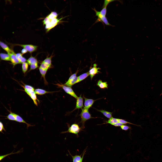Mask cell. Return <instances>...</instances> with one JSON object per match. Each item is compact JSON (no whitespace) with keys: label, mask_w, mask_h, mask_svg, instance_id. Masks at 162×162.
Returning a JSON list of instances; mask_svg holds the SVG:
<instances>
[{"label":"cell","mask_w":162,"mask_h":162,"mask_svg":"<svg viewBox=\"0 0 162 162\" xmlns=\"http://www.w3.org/2000/svg\"><path fill=\"white\" fill-rule=\"evenodd\" d=\"M55 103V102L52 99L46 97L43 100L42 104L43 106L46 109L52 106Z\"/></svg>","instance_id":"15"},{"label":"cell","mask_w":162,"mask_h":162,"mask_svg":"<svg viewBox=\"0 0 162 162\" xmlns=\"http://www.w3.org/2000/svg\"><path fill=\"white\" fill-rule=\"evenodd\" d=\"M76 134V126H73L60 130V140L68 139L74 136Z\"/></svg>","instance_id":"11"},{"label":"cell","mask_w":162,"mask_h":162,"mask_svg":"<svg viewBox=\"0 0 162 162\" xmlns=\"http://www.w3.org/2000/svg\"><path fill=\"white\" fill-rule=\"evenodd\" d=\"M106 108L100 113H94L85 123L96 130L103 136L105 134L103 128V118L106 113Z\"/></svg>","instance_id":"5"},{"label":"cell","mask_w":162,"mask_h":162,"mask_svg":"<svg viewBox=\"0 0 162 162\" xmlns=\"http://www.w3.org/2000/svg\"><path fill=\"white\" fill-rule=\"evenodd\" d=\"M28 89V91H35L45 94L62 107L71 102L73 100L76 94L75 92L63 89L31 88Z\"/></svg>","instance_id":"2"},{"label":"cell","mask_w":162,"mask_h":162,"mask_svg":"<svg viewBox=\"0 0 162 162\" xmlns=\"http://www.w3.org/2000/svg\"><path fill=\"white\" fill-rule=\"evenodd\" d=\"M156 142V141L153 142L150 146L144 149L139 155L135 162H142L149 156L153 153Z\"/></svg>","instance_id":"12"},{"label":"cell","mask_w":162,"mask_h":162,"mask_svg":"<svg viewBox=\"0 0 162 162\" xmlns=\"http://www.w3.org/2000/svg\"><path fill=\"white\" fill-rule=\"evenodd\" d=\"M115 31L110 27L103 25L88 38L86 42L87 48L91 50L93 64L110 53L125 37L116 39L113 36Z\"/></svg>","instance_id":"1"},{"label":"cell","mask_w":162,"mask_h":162,"mask_svg":"<svg viewBox=\"0 0 162 162\" xmlns=\"http://www.w3.org/2000/svg\"><path fill=\"white\" fill-rule=\"evenodd\" d=\"M79 135L86 139L94 140L99 137L103 136L98 131L85 123Z\"/></svg>","instance_id":"9"},{"label":"cell","mask_w":162,"mask_h":162,"mask_svg":"<svg viewBox=\"0 0 162 162\" xmlns=\"http://www.w3.org/2000/svg\"><path fill=\"white\" fill-rule=\"evenodd\" d=\"M156 153V162H162V149Z\"/></svg>","instance_id":"17"},{"label":"cell","mask_w":162,"mask_h":162,"mask_svg":"<svg viewBox=\"0 0 162 162\" xmlns=\"http://www.w3.org/2000/svg\"><path fill=\"white\" fill-rule=\"evenodd\" d=\"M30 110L38 121L46 113V109L43 106H36L33 107H30Z\"/></svg>","instance_id":"13"},{"label":"cell","mask_w":162,"mask_h":162,"mask_svg":"<svg viewBox=\"0 0 162 162\" xmlns=\"http://www.w3.org/2000/svg\"><path fill=\"white\" fill-rule=\"evenodd\" d=\"M30 106L26 102L17 108L21 115V122L27 132L32 129L40 127L38 121L32 112Z\"/></svg>","instance_id":"3"},{"label":"cell","mask_w":162,"mask_h":162,"mask_svg":"<svg viewBox=\"0 0 162 162\" xmlns=\"http://www.w3.org/2000/svg\"><path fill=\"white\" fill-rule=\"evenodd\" d=\"M54 125L57 128L62 129L73 126H76L74 118L70 113L62 111L54 120Z\"/></svg>","instance_id":"6"},{"label":"cell","mask_w":162,"mask_h":162,"mask_svg":"<svg viewBox=\"0 0 162 162\" xmlns=\"http://www.w3.org/2000/svg\"><path fill=\"white\" fill-rule=\"evenodd\" d=\"M142 162H156V153H153L149 156Z\"/></svg>","instance_id":"16"},{"label":"cell","mask_w":162,"mask_h":162,"mask_svg":"<svg viewBox=\"0 0 162 162\" xmlns=\"http://www.w3.org/2000/svg\"><path fill=\"white\" fill-rule=\"evenodd\" d=\"M1 118L3 120L21 122V115L19 110L15 108L2 106L0 108Z\"/></svg>","instance_id":"7"},{"label":"cell","mask_w":162,"mask_h":162,"mask_svg":"<svg viewBox=\"0 0 162 162\" xmlns=\"http://www.w3.org/2000/svg\"><path fill=\"white\" fill-rule=\"evenodd\" d=\"M0 90L2 94L17 108L24 105L26 102L22 99L12 88L1 82Z\"/></svg>","instance_id":"4"},{"label":"cell","mask_w":162,"mask_h":162,"mask_svg":"<svg viewBox=\"0 0 162 162\" xmlns=\"http://www.w3.org/2000/svg\"><path fill=\"white\" fill-rule=\"evenodd\" d=\"M53 121L52 117L49 115L44 114L38 120L40 127H44L46 125L50 124Z\"/></svg>","instance_id":"14"},{"label":"cell","mask_w":162,"mask_h":162,"mask_svg":"<svg viewBox=\"0 0 162 162\" xmlns=\"http://www.w3.org/2000/svg\"><path fill=\"white\" fill-rule=\"evenodd\" d=\"M78 140L82 148L83 154L86 155L88 162H93L91 155V151L95 140L86 139L79 135Z\"/></svg>","instance_id":"8"},{"label":"cell","mask_w":162,"mask_h":162,"mask_svg":"<svg viewBox=\"0 0 162 162\" xmlns=\"http://www.w3.org/2000/svg\"><path fill=\"white\" fill-rule=\"evenodd\" d=\"M44 130L45 142L48 147L54 142L56 134V128L54 125L49 124L45 126Z\"/></svg>","instance_id":"10"}]
</instances>
